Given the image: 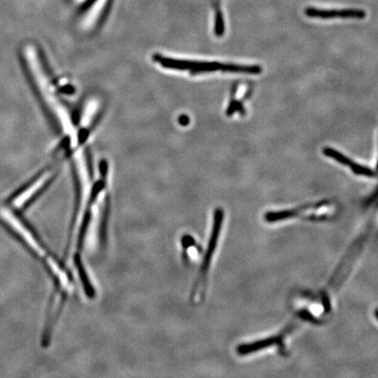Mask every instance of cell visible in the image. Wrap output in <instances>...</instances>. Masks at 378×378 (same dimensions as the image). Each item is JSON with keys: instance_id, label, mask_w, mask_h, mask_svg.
<instances>
[{"instance_id": "30bf717a", "label": "cell", "mask_w": 378, "mask_h": 378, "mask_svg": "<svg viewBox=\"0 0 378 378\" xmlns=\"http://www.w3.org/2000/svg\"><path fill=\"white\" fill-rule=\"evenodd\" d=\"M74 263L76 267V270H78L79 273L80 280L82 282L86 296L90 298V299H94L95 296V291L93 284L90 283L89 276H88L86 270L84 268L81 256H80L79 253H75L74 255Z\"/></svg>"}, {"instance_id": "7a4b0ae2", "label": "cell", "mask_w": 378, "mask_h": 378, "mask_svg": "<svg viewBox=\"0 0 378 378\" xmlns=\"http://www.w3.org/2000/svg\"><path fill=\"white\" fill-rule=\"evenodd\" d=\"M24 53L26 62H28L30 70H31V73L34 80H36L41 95H43L46 102L48 103L56 114V116L58 117L61 123L63 125V129L70 136L71 143H73L75 141L73 126L71 125L66 110H65L64 107L61 104L58 98H57L51 83L48 81L47 75H46L43 71V68H41L36 48L32 45H26L24 49Z\"/></svg>"}, {"instance_id": "5b68a950", "label": "cell", "mask_w": 378, "mask_h": 378, "mask_svg": "<svg viewBox=\"0 0 378 378\" xmlns=\"http://www.w3.org/2000/svg\"><path fill=\"white\" fill-rule=\"evenodd\" d=\"M327 205H330L328 201H320L318 204L301 206L293 209L270 211L265 214L263 219L270 224L297 219V217L313 221H323L330 219V213L322 210Z\"/></svg>"}, {"instance_id": "9a60e30c", "label": "cell", "mask_w": 378, "mask_h": 378, "mask_svg": "<svg viewBox=\"0 0 378 378\" xmlns=\"http://www.w3.org/2000/svg\"><path fill=\"white\" fill-rule=\"evenodd\" d=\"M377 171H378V164H377Z\"/></svg>"}, {"instance_id": "277c9868", "label": "cell", "mask_w": 378, "mask_h": 378, "mask_svg": "<svg viewBox=\"0 0 378 378\" xmlns=\"http://www.w3.org/2000/svg\"><path fill=\"white\" fill-rule=\"evenodd\" d=\"M224 219V212L223 209L217 208L214 213L213 228L211 236H210L208 244V249L206 251L204 261H202L199 275H198L196 284H194L192 291V300L196 299L198 293H201V299L204 298L206 282L209 270L210 263H211L214 253H215L217 243H219V236L221 234V226Z\"/></svg>"}, {"instance_id": "52a82bcc", "label": "cell", "mask_w": 378, "mask_h": 378, "mask_svg": "<svg viewBox=\"0 0 378 378\" xmlns=\"http://www.w3.org/2000/svg\"><path fill=\"white\" fill-rule=\"evenodd\" d=\"M51 172H47V173L42 174L28 189L22 191L21 193L19 194L16 197L11 200V208L20 210L26 207L28 204V202L33 199L34 194L39 193V191L47 184L48 179H51Z\"/></svg>"}, {"instance_id": "8992f818", "label": "cell", "mask_w": 378, "mask_h": 378, "mask_svg": "<svg viewBox=\"0 0 378 378\" xmlns=\"http://www.w3.org/2000/svg\"><path fill=\"white\" fill-rule=\"evenodd\" d=\"M106 179V177H101V179L95 183L93 190H91L89 201H88L85 211H84L81 227H80L78 233V246H76L75 253H81V251L83 249V243L84 241H85L88 229H89L91 219V209H93V206L95 201H97L99 194H100L103 189L105 188Z\"/></svg>"}, {"instance_id": "7c38bea8", "label": "cell", "mask_w": 378, "mask_h": 378, "mask_svg": "<svg viewBox=\"0 0 378 378\" xmlns=\"http://www.w3.org/2000/svg\"><path fill=\"white\" fill-rule=\"evenodd\" d=\"M323 154L330 157L336 160V162L342 164V165L350 167L352 165L353 160L346 157L345 155L341 154V152L335 150V149L331 147H326L323 149Z\"/></svg>"}, {"instance_id": "6da1fadb", "label": "cell", "mask_w": 378, "mask_h": 378, "mask_svg": "<svg viewBox=\"0 0 378 378\" xmlns=\"http://www.w3.org/2000/svg\"><path fill=\"white\" fill-rule=\"evenodd\" d=\"M0 224L43 266L49 277L55 278L63 269L65 263L62 259L51 251L36 229L17 209L1 206Z\"/></svg>"}, {"instance_id": "4fadbf2b", "label": "cell", "mask_w": 378, "mask_h": 378, "mask_svg": "<svg viewBox=\"0 0 378 378\" xmlns=\"http://www.w3.org/2000/svg\"><path fill=\"white\" fill-rule=\"evenodd\" d=\"M350 169L353 171L354 174L359 175H364V177H375V173L372 170H370L369 168L359 165V164L352 163V165L350 167Z\"/></svg>"}, {"instance_id": "ba28073f", "label": "cell", "mask_w": 378, "mask_h": 378, "mask_svg": "<svg viewBox=\"0 0 378 378\" xmlns=\"http://www.w3.org/2000/svg\"><path fill=\"white\" fill-rule=\"evenodd\" d=\"M305 14L308 17L318 19L343 18L362 20L366 17L365 11L360 9L320 10L308 7L305 10Z\"/></svg>"}, {"instance_id": "9c48e42d", "label": "cell", "mask_w": 378, "mask_h": 378, "mask_svg": "<svg viewBox=\"0 0 378 378\" xmlns=\"http://www.w3.org/2000/svg\"><path fill=\"white\" fill-rule=\"evenodd\" d=\"M285 335V334H282L281 335L272 336V337L239 345L236 347V353L240 356H247V355L258 352V351L269 349V347L281 346Z\"/></svg>"}, {"instance_id": "8fae6325", "label": "cell", "mask_w": 378, "mask_h": 378, "mask_svg": "<svg viewBox=\"0 0 378 378\" xmlns=\"http://www.w3.org/2000/svg\"><path fill=\"white\" fill-rule=\"evenodd\" d=\"M215 9V33L216 36L221 37L225 31L224 15L221 11L220 0H212Z\"/></svg>"}, {"instance_id": "3957f363", "label": "cell", "mask_w": 378, "mask_h": 378, "mask_svg": "<svg viewBox=\"0 0 378 378\" xmlns=\"http://www.w3.org/2000/svg\"><path fill=\"white\" fill-rule=\"evenodd\" d=\"M152 60L159 66L167 68V70L186 71L194 75L213 73L217 71L225 72V73L250 74L251 71V66H244V65L174 59L159 55V53L152 56Z\"/></svg>"}, {"instance_id": "5bb4252c", "label": "cell", "mask_w": 378, "mask_h": 378, "mask_svg": "<svg viewBox=\"0 0 378 378\" xmlns=\"http://www.w3.org/2000/svg\"><path fill=\"white\" fill-rule=\"evenodd\" d=\"M179 121L182 125H188L189 122V118L184 116L179 117Z\"/></svg>"}]
</instances>
